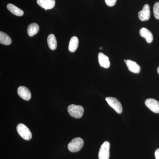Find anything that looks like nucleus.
Masks as SVG:
<instances>
[{"mask_svg":"<svg viewBox=\"0 0 159 159\" xmlns=\"http://www.w3.org/2000/svg\"><path fill=\"white\" fill-rule=\"evenodd\" d=\"M68 112L71 116L80 119L83 115L84 109L81 106L71 104L68 107Z\"/></svg>","mask_w":159,"mask_h":159,"instance_id":"1","label":"nucleus"},{"mask_svg":"<svg viewBox=\"0 0 159 159\" xmlns=\"http://www.w3.org/2000/svg\"><path fill=\"white\" fill-rule=\"evenodd\" d=\"M84 142L80 138L73 139L68 145V150L71 152H75L79 151L83 146Z\"/></svg>","mask_w":159,"mask_h":159,"instance_id":"2","label":"nucleus"},{"mask_svg":"<svg viewBox=\"0 0 159 159\" xmlns=\"http://www.w3.org/2000/svg\"><path fill=\"white\" fill-rule=\"evenodd\" d=\"M16 129L18 133L25 140L29 141L32 138V134L29 129L23 123H20L17 125Z\"/></svg>","mask_w":159,"mask_h":159,"instance_id":"3","label":"nucleus"},{"mask_svg":"<svg viewBox=\"0 0 159 159\" xmlns=\"http://www.w3.org/2000/svg\"><path fill=\"white\" fill-rule=\"evenodd\" d=\"M110 143L107 141L103 142L100 146L98 157L99 159H109L110 153Z\"/></svg>","mask_w":159,"mask_h":159,"instance_id":"4","label":"nucleus"},{"mask_svg":"<svg viewBox=\"0 0 159 159\" xmlns=\"http://www.w3.org/2000/svg\"><path fill=\"white\" fill-rule=\"evenodd\" d=\"M106 100L109 105L118 114H121L122 111V104L119 100L114 97H108L106 98Z\"/></svg>","mask_w":159,"mask_h":159,"instance_id":"5","label":"nucleus"},{"mask_svg":"<svg viewBox=\"0 0 159 159\" xmlns=\"http://www.w3.org/2000/svg\"><path fill=\"white\" fill-rule=\"evenodd\" d=\"M145 104L148 108L155 113H159V102L157 100L149 98L146 99Z\"/></svg>","mask_w":159,"mask_h":159,"instance_id":"6","label":"nucleus"},{"mask_svg":"<svg viewBox=\"0 0 159 159\" xmlns=\"http://www.w3.org/2000/svg\"><path fill=\"white\" fill-rule=\"evenodd\" d=\"M139 19L142 21L148 20L150 17V7L148 4L143 6V9L139 12Z\"/></svg>","mask_w":159,"mask_h":159,"instance_id":"7","label":"nucleus"},{"mask_svg":"<svg viewBox=\"0 0 159 159\" xmlns=\"http://www.w3.org/2000/svg\"><path fill=\"white\" fill-rule=\"evenodd\" d=\"M17 93L19 96L24 100L28 101L31 99V92L26 87L23 86L19 87L17 89Z\"/></svg>","mask_w":159,"mask_h":159,"instance_id":"8","label":"nucleus"},{"mask_svg":"<svg viewBox=\"0 0 159 159\" xmlns=\"http://www.w3.org/2000/svg\"><path fill=\"white\" fill-rule=\"evenodd\" d=\"M37 4L45 9H52L55 5V0H37Z\"/></svg>","mask_w":159,"mask_h":159,"instance_id":"9","label":"nucleus"},{"mask_svg":"<svg viewBox=\"0 0 159 159\" xmlns=\"http://www.w3.org/2000/svg\"><path fill=\"white\" fill-rule=\"evenodd\" d=\"M98 61L99 65L102 67L107 69L110 66V62L109 57L101 52L98 54Z\"/></svg>","mask_w":159,"mask_h":159,"instance_id":"10","label":"nucleus"},{"mask_svg":"<svg viewBox=\"0 0 159 159\" xmlns=\"http://www.w3.org/2000/svg\"><path fill=\"white\" fill-rule=\"evenodd\" d=\"M125 64L128 67V70L130 72L135 73V74H139L140 73L141 67L136 62L130 60H127L125 62Z\"/></svg>","mask_w":159,"mask_h":159,"instance_id":"11","label":"nucleus"},{"mask_svg":"<svg viewBox=\"0 0 159 159\" xmlns=\"http://www.w3.org/2000/svg\"><path fill=\"white\" fill-rule=\"evenodd\" d=\"M139 33L142 37L145 39L147 43L152 42L153 40V35L152 33L148 29L145 28H142L140 29Z\"/></svg>","mask_w":159,"mask_h":159,"instance_id":"12","label":"nucleus"},{"mask_svg":"<svg viewBox=\"0 0 159 159\" xmlns=\"http://www.w3.org/2000/svg\"><path fill=\"white\" fill-rule=\"evenodd\" d=\"M7 8L10 12L16 16H21L24 15V11L13 4H8Z\"/></svg>","mask_w":159,"mask_h":159,"instance_id":"13","label":"nucleus"},{"mask_svg":"<svg viewBox=\"0 0 159 159\" xmlns=\"http://www.w3.org/2000/svg\"><path fill=\"white\" fill-rule=\"evenodd\" d=\"M79 44V40L76 36H73L70 40L69 44V50L70 52H74L77 50Z\"/></svg>","mask_w":159,"mask_h":159,"instance_id":"14","label":"nucleus"},{"mask_svg":"<svg viewBox=\"0 0 159 159\" xmlns=\"http://www.w3.org/2000/svg\"><path fill=\"white\" fill-rule=\"evenodd\" d=\"M39 27L36 23H32L28 26L27 32L29 36L32 37L37 34L39 31Z\"/></svg>","mask_w":159,"mask_h":159,"instance_id":"15","label":"nucleus"},{"mask_svg":"<svg viewBox=\"0 0 159 159\" xmlns=\"http://www.w3.org/2000/svg\"><path fill=\"white\" fill-rule=\"evenodd\" d=\"M48 44L51 50H55L57 48V42L54 34H50L48 36Z\"/></svg>","mask_w":159,"mask_h":159,"instance_id":"16","label":"nucleus"},{"mask_svg":"<svg viewBox=\"0 0 159 159\" xmlns=\"http://www.w3.org/2000/svg\"><path fill=\"white\" fill-rule=\"evenodd\" d=\"M11 39L10 36L6 33L0 32V43L5 45H9L11 44Z\"/></svg>","mask_w":159,"mask_h":159,"instance_id":"17","label":"nucleus"},{"mask_svg":"<svg viewBox=\"0 0 159 159\" xmlns=\"http://www.w3.org/2000/svg\"><path fill=\"white\" fill-rule=\"evenodd\" d=\"M153 13L155 17L159 20V2H157L154 5Z\"/></svg>","mask_w":159,"mask_h":159,"instance_id":"18","label":"nucleus"},{"mask_svg":"<svg viewBox=\"0 0 159 159\" xmlns=\"http://www.w3.org/2000/svg\"><path fill=\"white\" fill-rule=\"evenodd\" d=\"M105 2L107 6L112 7L116 5L117 0H105Z\"/></svg>","mask_w":159,"mask_h":159,"instance_id":"19","label":"nucleus"},{"mask_svg":"<svg viewBox=\"0 0 159 159\" xmlns=\"http://www.w3.org/2000/svg\"><path fill=\"white\" fill-rule=\"evenodd\" d=\"M155 156L156 159H159V148L157 149L155 152Z\"/></svg>","mask_w":159,"mask_h":159,"instance_id":"20","label":"nucleus"},{"mask_svg":"<svg viewBox=\"0 0 159 159\" xmlns=\"http://www.w3.org/2000/svg\"><path fill=\"white\" fill-rule=\"evenodd\" d=\"M157 72L158 73V74H159V66L157 68Z\"/></svg>","mask_w":159,"mask_h":159,"instance_id":"21","label":"nucleus"},{"mask_svg":"<svg viewBox=\"0 0 159 159\" xmlns=\"http://www.w3.org/2000/svg\"><path fill=\"white\" fill-rule=\"evenodd\" d=\"M99 49H100V50H102V47H100V48H99Z\"/></svg>","mask_w":159,"mask_h":159,"instance_id":"22","label":"nucleus"},{"mask_svg":"<svg viewBox=\"0 0 159 159\" xmlns=\"http://www.w3.org/2000/svg\"><path fill=\"white\" fill-rule=\"evenodd\" d=\"M126 60H124V62H126Z\"/></svg>","mask_w":159,"mask_h":159,"instance_id":"23","label":"nucleus"}]
</instances>
